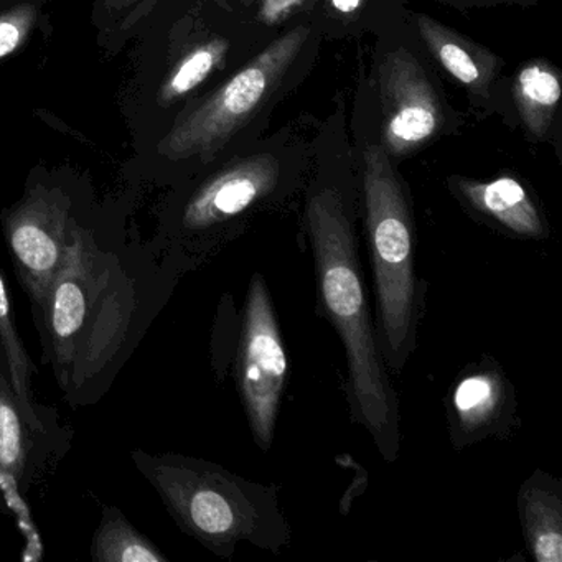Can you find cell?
<instances>
[{
  "instance_id": "cell-12",
  "label": "cell",
  "mask_w": 562,
  "mask_h": 562,
  "mask_svg": "<svg viewBox=\"0 0 562 562\" xmlns=\"http://www.w3.org/2000/svg\"><path fill=\"white\" fill-rule=\"evenodd\" d=\"M460 195L482 215L519 236L538 238L544 235V222L528 190L513 179L499 177L490 182L456 179Z\"/></svg>"
},
{
  "instance_id": "cell-6",
  "label": "cell",
  "mask_w": 562,
  "mask_h": 562,
  "mask_svg": "<svg viewBox=\"0 0 562 562\" xmlns=\"http://www.w3.org/2000/svg\"><path fill=\"white\" fill-rule=\"evenodd\" d=\"M288 380V355L265 279L256 274L246 299L239 344V387L256 443L268 450L274 439L279 403Z\"/></svg>"
},
{
  "instance_id": "cell-15",
  "label": "cell",
  "mask_w": 562,
  "mask_h": 562,
  "mask_svg": "<svg viewBox=\"0 0 562 562\" xmlns=\"http://www.w3.org/2000/svg\"><path fill=\"white\" fill-rule=\"evenodd\" d=\"M558 71L546 61H532L519 70L515 81V100L519 117L536 139L548 134L561 101Z\"/></svg>"
},
{
  "instance_id": "cell-17",
  "label": "cell",
  "mask_w": 562,
  "mask_h": 562,
  "mask_svg": "<svg viewBox=\"0 0 562 562\" xmlns=\"http://www.w3.org/2000/svg\"><path fill=\"white\" fill-rule=\"evenodd\" d=\"M503 403V384L493 371L463 378L453 391L452 404L460 430L476 432L496 419Z\"/></svg>"
},
{
  "instance_id": "cell-18",
  "label": "cell",
  "mask_w": 562,
  "mask_h": 562,
  "mask_svg": "<svg viewBox=\"0 0 562 562\" xmlns=\"http://www.w3.org/2000/svg\"><path fill=\"white\" fill-rule=\"evenodd\" d=\"M228 50L229 42L220 37L192 48L164 81L159 90V103L167 106L195 90L223 64Z\"/></svg>"
},
{
  "instance_id": "cell-19",
  "label": "cell",
  "mask_w": 562,
  "mask_h": 562,
  "mask_svg": "<svg viewBox=\"0 0 562 562\" xmlns=\"http://www.w3.org/2000/svg\"><path fill=\"white\" fill-rule=\"evenodd\" d=\"M37 19L35 2H22L0 11V60L15 54L27 42Z\"/></svg>"
},
{
  "instance_id": "cell-8",
  "label": "cell",
  "mask_w": 562,
  "mask_h": 562,
  "mask_svg": "<svg viewBox=\"0 0 562 562\" xmlns=\"http://www.w3.org/2000/svg\"><path fill=\"white\" fill-rule=\"evenodd\" d=\"M386 153H413L442 127V106L419 61L396 48L380 68Z\"/></svg>"
},
{
  "instance_id": "cell-23",
  "label": "cell",
  "mask_w": 562,
  "mask_h": 562,
  "mask_svg": "<svg viewBox=\"0 0 562 562\" xmlns=\"http://www.w3.org/2000/svg\"><path fill=\"white\" fill-rule=\"evenodd\" d=\"M243 4L245 5H251L255 0H241Z\"/></svg>"
},
{
  "instance_id": "cell-1",
  "label": "cell",
  "mask_w": 562,
  "mask_h": 562,
  "mask_svg": "<svg viewBox=\"0 0 562 562\" xmlns=\"http://www.w3.org/2000/svg\"><path fill=\"white\" fill-rule=\"evenodd\" d=\"M133 272L93 233L71 223L67 249L37 318L45 360L71 407L110 390L146 327Z\"/></svg>"
},
{
  "instance_id": "cell-4",
  "label": "cell",
  "mask_w": 562,
  "mask_h": 562,
  "mask_svg": "<svg viewBox=\"0 0 562 562\" xmlns=\"http://www.w3.org/2000/svg\"><path fill=\"white\" fill-rule=\"evenodd\" d=\"M364 205L380 308L383 353L401 370L416 341L413 220L386 149L364 150Z\"/></svg>"
},
{
  "instance_id": "cell-22",
  "label": "cell",
  "mask_w": 562,
  "mask_h": 562,
  "mask_svg": "<svg viewBox=\"0 0 562 562\" xmlns=\"http://www.w3.org/2000/svg\"><path fill=\"white\" fill-rule=\"evenodd\" d=\"M139 2H143V0H106L110 9H127L131 5L139 4Z\"/></svg>"
},
{
  "instance_id": "cell-14",
  "label": "cell",
  "mask_w": 562,
  "mask_h": 562,
  "mask_svg": "<svg viewBox=\"0 0 562 562\" xmlns=\"http://www.w3.org/2000/svg\"><path fill=\"white\" fill-rule=\"evenodd\" d=\"M522 526L538 562L562 561L561 499L544 483H526L519 496Z\"/></svg>"
},
{
  "instance_id": "cell-3",
  "label": "cell",
  "mask_w": 562,
  "mask_h": 562,
  "mask_svg": "<svg viewBox=\"0 0 562 562\" xmlns=\"http://www.w3.org/2000/svg\"><path fill=\"white\" fill-rule=\"evenodd\" d=\"M133 462L173 521L216 554L241 541L276 548L288 539L271 490L195 457L136 450Z\"/></svg>"
},
{
  "instance_id": "cell-7",
  "label": "cell",
  "mask_w": 562,
  "mask_h": 562,
  "mask_svg": "<svg viewBox=\"0 0 562 562\" xmlns=\"http://www.w3.org/2000/svg\"><path fill=\"white\" fill-rule=\"evenodd\" d=\"M60 189L38 186L4 215V236L19 281L37 315L47 301L67 249L74 218Z\"/></svg>"
},
{
  "instance_id": "cell-9",
  "label": "cell",
  "mask_w": 562,
  "mask_h": 562,
  "mask_svg": "<svg viewBox=\"0 0 562 562\" xmlns=\"http://www.w3.org/2000/svg\"><path fill=\"white\" fill-rule=\"evenodd\" d=\"M281 167L271 154H256L220 170L203 183L183 210L189 232H206L251 209L274 192Z\"/></svg>"
},
{
  "instance_id": "cell-21",
  "label": "cell",
  "mask_w": 562,
  "mask_h": 562,
  "mask_svg": "<svg viewBox=\"0 0 562 562\" xmlns=\"http://www.w3.org/2000/svg\"><path fill=\"white\" fill-rule=\"evenodd\" d=\"M363 4V0H331V5L341 14H353Z\"/></svg>"
},
{
  "instance_id": "cell-5",
  "label": "cell",
  "mask_w": 562,
  "mask_h": 562,
  "mask_svg": "<svg viewBox=\"0 0 562 562\" xmlns=\"http://www.w3.org/2000/svg\"><path fill=\"white\" fill-rule=\"evenodd\" d=\"M308 35L311 29L301 25L276 38L235 77L179 117L160 140V156L170 160L200 157L203 162L213 159L278 90Z\"/></svg>"
},
{
  "instance_id": "cell-20",
  "label": "cell",
  "mask_w": 562,
  "mask_h": 562,
  "mask_svg": "<svg viewBox=\"0 0 562 562\" xmlns=\"http://www.w3.org/2000/svg\"><path fill=\"white\" fill-rule=\"evenodd\" d=\"M304 2L305 0H261L258 19L265 25L279 24Z\"/></svg>"
},
{
  "instance_id": "cell-2",
  "label": "cell",
  "mask_w": 562,
  "mask_h": 562,
  "mask_svg": "<svg viewBox=\"0 0 562 562\" xmlns=\"http://www.w3.org/2000/svg\"><path fill=\"white\" fill-rule=\"evenodd\" d=\"M307 226L322 301L347 350L358 417L373 434L384 459L394 460L400 440L396 397L371 327L353 222L337 190H318L311 195Z\"/></svg>"
},
{
  "instance_id": "cell-10",
  "label": "cell",
  "mask_w": 562,
  "mask_h": 562,
  "mask_svg": "<svg viewBox=\"0 0 562 562\" xmlns=\"http://www.w3.org/2000/svg\"><path fill=\"white\" fill-rule=\"evenodd\" d=\"M44 436L25 419L5 367L0 364V479L14 506L24 505L25 495L42 469Z\"/></svg>"
},
{
  "instance_id": "cell-11",
  "label": "cell",
  "mask_w": 562,
  "mask_h": 562,
  "mask_svg": "<svg viewBox=\"0 0 562 562\" xmlns=\"http://www.w3.org/2000/svg\"><path fill=\"white\" fill-rule=\"evenodd\" d=\"M417 29L447 74L475 93H488L490 83L499 70V60L492 52L424 14L417 15Z\"/></svg>"
},
{
  "instance_id": "cell-16",
  "label": "cell",
  "mask_w": 562,
  "mask_h": 562,
  "mask_svg": "<svg viewBox=\"0 0 562 562\" xmlns=\"http://www.w3.org/2000/svg\"><path fill=\"white\" fill-rule=\"evenodd\" d=\"M91 558L97 562H167V555L139 531L121 509L106 506L93 536Z\"/></svg>"
},
{
  "instance_id": "cell-13",
  "label": "cell",
  "mask_w": 562,
  "mask_h": 562,
  "mask_svg": "<svg viewBox=\"0 0 562 562\" xmlns=\"http://www.w3.org/2000/svg\"><path fill=\"white\" fill-rule=\"evenodd\" d=\"M0 348L4 355L5 373H8L9 383H11L22 414L37 432L45 434L47 417H45L44 409L41 411V407L35 404L34 393H32L35 364L19 335L11 295H9L2 276H0Z\"/></svg>"
}]
</instances>
